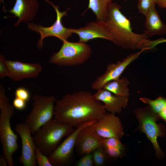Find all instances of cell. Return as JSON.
I'll return each mask as SVG.
<instances>
[{
    "label": "cell",
    "mask_w": 166,
    "mask_h": 166,
    "mask_svg": "<svg viewBox=\"0 0 166 166\" xmlns=\"http://www.w3.org/2000/svg\"><path fill=\"white\" fill-rule=\"evenodd\" d=\"M106 113L103 104L91 92L80 90L56 100L54 117L60 124L76 127L85 122L98 121Z\"/></svg>",
    "instance_id": "1"
},
{
    "label": "cell",
    "mask_w": 166,
    "mask_h": 166,
    "mask_svg": "<svg viewBox=\"0 0 166 166\" xmlns=\"http://www.w3.org/2000/svg\"><path fill=\"white\" fill-rule=\"evenodd\" d=\"M121 8L120 5L113 2L105 22L113 42L124 49L146 50L148 38L144 33L133 32L130 21L122 13Z\"/></svg>",
    "instance_id": "2"
},
{
    "label": "cell",
    "mask_w": 166,
    "mask_h": 166,
    "mask_svg": "<svg viewBox=\"0 0 166 166\" xmlns=\"http://www.w3.org/2000/svg\"><path fill=\"white\" fill-rule=\"evenodd\" d=\"M5 89L0 84V137L3 149V155L9 166H14L12 155L19 148L18 136L11 129L10 119L14 113V107L10 103L5 94Z\"/></svg>",
    "instance_id": "3"
},
{
    "label": "cell",
    "mask_w": 166,
    "mask_h": 166,
    "mask_svg": "<svg viewBox=\"0 0 166 166\" xmlns=\"http://www.w3.org/2000/svg\"><path fill=\"white\" fill-rule=\"evenodd\" d=\"M74 130L73 127L52 119L39 128L33 137L36 146L44 155L48 156L56 148L61 139Z\"/></svg>",
    "instance_id": "4"
},
{
    "label": "cell",
    "mask_w": 166,
    "mask_h": 166,
    "mask_svg": "<svg viewBox=\"0 0 166 166\" xmlns=\"http://www.w3.org/2000/svg\"><path fill=\"white\" fill-rule=\"evenodd\" d=\"M133 113L138 122L139 129L145 135L151 143L157 157L161 158L164 153L159 145L157 138L164 136L165 130L162 124L157 123L160 118L158 115L148 105L136 109Z\"/></svg>",
    "instance_id": "5"
},
{
    "label": "cell",
    "mask_w": 166,
    "mask_h": 166,
    "mask_svg": "<svg viewBox=\"0 0 166 166\" xmlns=\"http://www.w3.org/2000/svg\"><path fill=\"white\" fill-rule=\"evenodd\" d=\"M91 52L90 46L85 43L64 41L60 50L50 57L49 62L59 66L79 65L88 60Z\"/></svg>",
    "instance_id": "6"
},
{
    "label": "cell",
    "mask_w": 166,
    "mask_h": 166,
    "mask_svg": "<svg viewBox=\"0 0 166 166\" xmlns=\"http://www.w3.org/2000/svg\"><path fill=\"white\" fill-rule=\"evenodd\" d=\"M32 99V109L25 122L34 134L41 127L52 119L56 100L53 96L38 94H34Z\"/></svg>",
    "instance_id": "7"
},
{
    "label": "cell",
    "mask_w": 166,
    "mask_h": 166,
    "mask_svg": "<svg viewBox=\"0 0 166 166\" xmlns=\"http://www.w3.org/2000/svg\"><path fill=\"white\" fill-rule=\"evenodd\" d=\"M45 1L50 5L54 9L56 14V19L54 23L48 27H44L39 24L33 22H29L27 27L30 30L36 32L40 35V38L38 43V48L41 49L43 46L44 39L48 37H56L62 42L67 41V39L72 35L71 28L65 27L62 24V18L67 15V11L70 9L68 8L63 12L59 10L58 6L54 5L49 0H45Z\"/></svg>",
    "instance_id": "8"
},
{
    "label": "cell",
    "mask_w": 166,
    "mask_h": 166,
    "mask_svg": "<svg viewBox=\"0 0 166 166\" xmlns=\"http://www.w3.org/2000/svg\"><path fill=\"white\" fill-rule=\"evenodd\" d=\"M97 121L92 120L85 122L76 127L64 141L48 156L53 166H63L68 164L72 156L79 132L84 128L93 124Z\"/></svg>",
    "instance_id": "9"
},
{
    "label": "cell",
    "mask_w": 166,
    "mask_h": 166,
    "mask_svg": "<svg viewBox=\"0 0 166 166\" xmlns=\"http://www.w3.org/2000/svg\"><path fill=\"white\" fill-rule=\"evenodd\" d=\"M144 50L130 53L122 61H118L116 63H109L106 67L105 72L98 76L92 83L91 88L98 90L103 88L108 83L118 79L126 68L132 62L136 59Z\"/></svg>",
    "instance_id": "10"
},
{
    "label": "cell",
    "mask_w": 166,
    "mask_h": 166,
    "mask_svg": "<svg viewBox=\"0 0 166 166\" xmlns=\"http://www.w3.org/2000/svg\"><path fill=\"white\" fill-rule=\"evenodd\" d=\"M15 131L20 136L22 150L18 161L24 166H36L35 152L36 145L31 130L25 122L17 124Z\"/></svg>",
    "instance_id": "11"
},
{
    "label": "cell",
    "mask_w": 166,
    "mask_h": 166,
    "mask_svg": "<svg viewBox=\"0 0 166 166\" xmlns=\"http://www.w3.org/2000/svg\"><path fill=\"white\" fill-rule=\"evenodd\" d=\"M95 123L83 128L77 136L75 148L80 156L92 153L97 148L102 147L104 138L97 133Z\"/></svg>",
    "instance_id": "12"
},
{
    "label": "cell",
    "mask_w": 166,
    "mask_h": 166,
    "mask_svg": "<svg viewBox=\"0 0 166 166\" xmlns=\"http://www.w3.org/2000/svg\"><path fill=\"white\" fill-rule=\"evenodd\" d=\"M96 131L103 138L115 137L120 139L124 134V128L119 117L115 114L106 113L95 123Z\"/></svg>",
    "instance_id": "13"
},
{
    "label": "cell",
    "mask_w": 166,
    "mask_h": 166,
    "mask_svg": "<svg viewBox=\"0 0 166 166\" xmlns=\"http://www.w3.org/2000/svg\"><path fill=\"white\" fill-rule=\"evenodd\" d=\"M9 77L14 81H19L25 78L37 77L41 72V66L37 63L22 62L6 60Z\"/></svg>",
    "instance_id": "14"
},
{
    "label": "cell",
    "mask_w": 166,
    "mask_h": 166,
    "mask_svg": "<svg viewBox=\"0 0 166 166\" xmlns=\"http://www.w3.org/2000/svg\"><path fill=\"white\" fill-rule=\"evenodd\" d=\"M72 33L77 34L79 42L85 43L97 38L106 39L113 42V38L104 22L96 20L87 24L84 27L78 29L71 28Z\"/></svg>",
    "instance_id": "15"
},
{
    "label": "cell",
    "mask_w": 166,
    "mask_h": 166,
    "mask_svg": "<svg viewBox=\"0 0 166 166\" xmlns=\"http://www.w3.org/2000/svg\"><path fill=\"white\" fill-rule=\"evenodd\" d=\"M93 95L95 100L103 103L106 111L113 114L120 113L122 109L127 106L128 101V97L118 96L103 88Z\"/></svg>",
    "instance_id": "16"
},
{
    "label": "cell",
    "mask_w": 166,
    "mask_h": 166,
    "mask_svg": "<svg viewBox=\"0 0 166 166\" xmlns=\"http://www.w3.org/2000/svg\"><path fill=\"white\" fill-rule=\"evenodd\" d=\"M37 0H16L13 8L8 11L17 17L18 19L14 24L17 27L21 22L27 23L32 20L39 8Z\"/></svg>",
    "instance_id": "17"
},
{
    "label": "cell",
    "mask_w": 166,
    "mask_h": 166,
    "mask_svg": "<svg viewBox=\"0 0 166 166\" xmlns=\"http://www.w3.org/2000/svg\"><path fill=\"white\" fill-rule=\"evenodd\" d=\"M155 4L152 5L146 15L144 33L149 37L166 34V25L161 20L157 11Z\"/></svg>",
    "instance_id": "18"
},
{
    "label": "cell",
    "mask_w": 166,
    "mask_h": 166,
    "mask_svg": "<svg viewBox=\"0 0 166 166\" xmlns=\"http://www.w3.org/2000/svg\"><path fill=\"white\" fill-rule=\"evenodd\" d=\"M114 0H89L86 10H91L96 16L97 20L105 22Z\"/></svg>",
    "instance_id": "19"
},
{
    "label": "cell",
    "mask_w": 166,
    "mask_h": 166,
    "mask_svg": "<svg viewBox=\"0 0 166 166\" xmlns=\"http://www.w3.org/2000/svg\"><path fill=\"white\" fill-rule=\"evenodd\" d=\"M128 79L124 77L111 81L106 84L103 89L119 96L128 97L130 95Z\"/></svg>",
    "instance_id": "20"
},
{
    "label": "cell",
    "mask_w": 166,
    "mask_h": 166,
    "mask_svg": "<svg viewBox=\"0 0 166 166\" xmlns=\"http://www.w3.org/2000/svg\"><path fill=\"white\" fill-rule=\"evenodd\" d=\"M140 100L148 105L157 114L166 105V99L160 96L154 100L146 97H141Z\"/></svg>",
    "instance_id": "21"
},
{
    "label": "cell",
    "mask_w": 166,
    "mask_h": 166,
    "mask_svg": "<svg viewBox=\"0 0 166 166\" xmlns=\"http://www.w3.org/2000/svg\"><path fill=\"white\" fill-rule=\"evenodd\" d=\"M92 153L94 165L96 166H103L110 159L103 147L97 148Z\"/></svg>",
    "instance_id": "22"
},
{
    "label": "cell",
    "mask_w": 166,
    "mask_h": 166,
    "mask_svg": "<svg viewBox=\"0 0 166 166\" xmlns=\"http://www.w3.org/2000/svg\"><path fill=\"white\" fill-rule=\"evenodd\" d=\"M157 0H138L137 4V8L139 12L144 16L151 6L156 4Z\"/></svg>",
    "instance_id": "23"
},
{
    "label": "cell",
    "mask_w": 166,
    "mask_h": 166,
    "mask_svg": "<svg viewBox=\"0 0 166 166\" xmlns=\"http://www.w3.org/2000/svg\"><path fill=\"white\" fill-rule=\"evenodd\" d=\"M35 159L39 166H53L48 156L44 155L39 148L36 146L35 152Z\"/></svg>",
    "instance_id": "24"
},
{
    "label": "cell",
    "mask_w": 166,
    "mask_h": 166,
    "mask_svg": "<svg viewBox=\"0 0 166 166\" xmlns=\"http://www.w3.org/2000/svg\"><path fill=\"white\" fill-rule=\"evenodd\" d=\"M103 148L110 159H118L122 157L125 150V149L116 147Z\"/></svg>",
    "instance_id": "25"
},
{
    "label": "cell",
    "mask_w": 166,
    "mask_h": 166,
    "mask_svg": "<svg viewBox=\"0 0 166 166\" xmlns=\"http://www.w3.org/2000/svg\"><path fill=\"white\" fill-rule=\"evenodd\" d=\"M121 139L115 137L104 138L102 147H116L125 149V146L121 141Z\"/></svg>",
    "instance_id": "26"
},
{
    "label": "cell",
    "mask_w": 166,
    "mask_h": 166,
    "mask_svg": "<svg viewBox=\"0 0 166 166\" xmlns=\"http://www.w3.org/2000/svg\"><path fill=\"white\" fill-rule=\"evenodd\" d=\"M77 166H93L95 165L92 153L85 154L77 161Z\"/></svg>",
    "instance_id": "27"
},
{
    "label": "cell",
    "mask_w": 166,
    "mask_h": 166,
    "mask_svg": "<svg viewBox=\"0 0 166 166\" xmlns=\"http://www.w3.org/2000/svg\"><path fill=\"white\" fill-rule=\"evenodd\" d=\"M15 97L21 99L26 101H28L30 98L29 91L26 88L20 87L17 88L15 92Z\"/></svg>",
    "instance_id": "28"
},
{
    "label": "cell",
    "mask_w": 166,
    "mask_h": 166,
    "mask_svg": "<svg viewBox=\"0 0 166 166\" xmlns=\"http://www.w3.org/2000/svg\"><path fill=\"white\" fill-rule=\"evenodd\" d=\"M6 58L2 55H0V78L1 79L8 77V69L5 64Z\"/></svg>",
    "instance_id": "29"
},
{
    "label": "cell",
    "mask_w": 166,
    "mask_h": 166,
    "mask_svg": "<svg viewBox=\"0 0 166 166\" xmlns=\"http://www.w3.org/2000/svg\"><path fill=\"white\" fill-rule=\"evenodd\" d=\"M164 43H166V38H161L152 40L148 39L147 42V49H152L158 44Z\"/></svg>",
    "instance_id": "30"
},
{
    "label": "cell",
    "mask_w": 166,
    "mask_h": 166,
    "mask_svg": "<svg viewBox=\"0 0 166 166\" xmlns=\"http://www.w3.org/2000/svg\"><path fill=\"white\" fill-rule=\"evenodd\" d=\"M26 101L21 99L15 97L13 101V105L16 109L22 110L26 108Z\"/></svg>",
    "instance_id": "31"
},
{
    "label": "cell",
    "mask_w": 166,
    "mask_h": 166,
    "mask_svg": "<svg viewBox=\"0 0 166 166\" xmlns=\"http://www.w3.org/2000/svg\"><path fill=\"white\" fill-rule=\"evenodd\" d=\"M160 118L166 123V105L157 114Z\"/></svg>",
    "instance_id": "32"
},
{
    "label": "cell",
    "mask_w": 166,
    "mask_h": 166,
    "mask_svg": "<svg viewBox=\"0 0 166 166\" xmlns=\"http://www.w3.org/2000/svg\"><path fill=\"white\" fill-rule=\"evenodd\" d=\"M156 4L163 9H166V0H157Z\"/></svg>",
    "instance_id": "33"
},
{
    "label": "cell",
    "mask_w": 166,
    "mask_h": 166,
    "mask_svg": "<svg viewBox=\"0 0 166 166\" xmlns=\"http://www.w3.org/2000/svg\"><path fill=\"white\" fill-rule=\"evenodd\" d=\"M8 165V162L6 158L3 156H1L0 157V166H6Z\"/></svg>",
    "instance_id": "34"
},
{
    "label": "cell",
    "mask_w": 166,
    "mask_h": 166,
    "mask_svg": "<svg viewBox=\"0 0 166 166\" xmlns=\"http://www.w3.org/2000/svg\"><path fill=\"white\" fill-rule=\"evenodd\" d=\"M124 0V1H126V0Z\"/></svg>",
    "instance_id": "35"
}]
</instances>
